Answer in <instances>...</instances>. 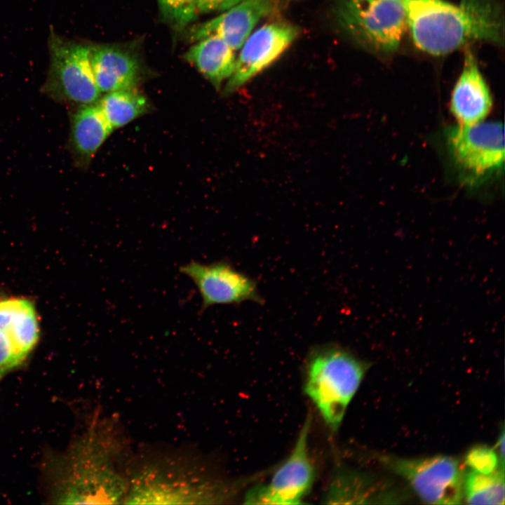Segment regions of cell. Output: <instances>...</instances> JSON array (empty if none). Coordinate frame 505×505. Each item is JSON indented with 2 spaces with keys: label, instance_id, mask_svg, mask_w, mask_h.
<instances>
[{
  "label": "cell",
  "instance_id": "obj_1",
  "mask_svg": "<svg viewBox=\"0 0 505 505\" xmlns=\"http://www.w3.org/2000/svg\"><path fill=\"white\" fill-rule=\"evenodd\" d=\"M133 452L119 422L95 415L60 466L55 499L62 504H125Z\"/></svg>",
  "mask_w": 505,
  "mask_h": 505
},
{
  "label": "cell",
  "instance_id": "obj_2",
  "mask_svg": "<svg viewBox=\"0 0 505 505\" xmlns=\"http://www.w3.org/2000/svg\"><path fill=\"white\" fill-rule=\"evenodd\" d=\"M125 504H206L229 499L227 484L211 476L196 451L149 447L133 454Z\"/></svg>",
  "mask_w": 505,
  "mask_h": 505
},
{
  "label": "cell",
  "instance_id": "obj_3",
  "mask_svg": "<svg viewBox=\"0 0 505 505\" xmlns=\"http://www.w3.org/2000/svg\"><path fill=\"white\" fill-rule=\"evenodd\" d=\"M416 46L433 55L483 41L502 44L504 18L496 0H403Z\"/></svg>",
  "mask_w": 505,
  "mask_h": 505
},
{
  "label": "cell",
  "instance_id": "obj_4",
  "mask_svg": "<svg viewBox=\"0 0 505 505\" xmlns=\"http://www.w3.org/2000/svg\"><path fill=\"white\" fill-rule=\"evenodd\" d=\"M369 364L336 343L314 346L306 361L304 392L336 431Z\"/></svg>",
  "mask_w": 505,
  "mask_h": 505
},
{
  "label": "cell",
  "instance_id": "obj_5",
  "mask_svg": "<svg viewBox=\"0 0 505 505\" xmlns=\"http://www.w3.org/2000/svg\"><path fill=\"white\" fill-rule=\"evenodd\" d=\"M337 15L354 39L378 53L396 50L407 27L403 0H341Z\"/></svg>",
  "mask_w": 505,
  "mask_h": 505
},
{
  "label": "cell",
  "instance_id": "obj_6",
  "mask_svg": "<svg viewBox=\"0 0 505 505\" xmlns=\"http://www.w3.org/2000/svg\"><path fill=\"white\" fill-rule=\"evenodd\" d=\"M50 66L41 90L60 103H95L100 97L93 72L89 46L67 40L51 32Z\"/></svg>",
  "mask_w": 505,
  "mask_h": 505
},
{
  "label": "cell",
  "instance_id": "obj_7",
  "mask_svg": "<svg viewBox=\"0 0 505 505\" xmlns=\"http://www.w3.org/2000/svg\"><path fill=\"white\" fill-rule=\"evenodd\" d=\"M447 146L455 165L471 182L497 173L504 162V126L499 122L477 123L450 128Z\"/></svg>",
  "mask_w": 505,
  "mask_h": 505
},
{
  "label": "cell",
  "instance_id": "obj_8",
  "mask_svg": "<svg viewBox=\"0 0 505 505\" xmlns=\"http://www.w3.org/2000/svg\"><path fill=\"white\" fill-rule=\"evenodd\" d=\"M386 464L403 478L419 497L433 504H459L463 499L464 473L454 457L386 458Z\"/></svg>",
  "mask_w": 505,
  "mask_h": 505
},
{
  "label": "cell",
  "instance_id": "obj_9",
  "mask_svg": "<svg viewBox=\"0 0 505 505\" xmlns=\"http://www.w3.org/2000/svg\"><path fill=\"white\" fill-rule=\"evenodd\" d=\"M311 417H307L295 445L267 484H258L245 496L248 504H297L309 494L315 479L308 440Z\"/></svg>",
  "mask_w": 505,
  "mask_h": 505
},
{
  "label": "cell",
  "instance_id": "obj_10",
  "mask_svg": "<svg viewBox=\"0 0 505 505\" xmlns=\"http://www.w3.org/2000/svg\"><path fill=\"white\" fill-rule=\"evenodd\" d=\"M179 271L196 286L202 299L201 311L215 305H236L245 301L263 304L257 281L226 260L203 264L196 261Z\"/></svg>",
  "mask_w": 505,
  "mask_h": 505
},
{
  "label": "cell",
  "instance_id": "obj_11",
  "mask_svg": "<svg viewBox=\"0 0 505 505\" xmlns=\"http://www.w3.org/2000/svg\"><path fill=\"white\" fill-rule=\"evenodd\" d=\"M297 35V27L284 22L267 24L251 32L241 47L234 71L227 79L224 93H233L267 68Z\"/></svg>",
  "mask_w": 505,
  "mask_h": 505
},
{
  "label": "cell",
  "instance_id": "obj_12",
  "mask_svg": "<svg viewBox=\"0 0 505 505\" xmlns=\"http://www.w3.org/2000/svg\"><path fill=\"white\" fill-rule=\"evenodd\" d=\"M275 6L276 0H243L218 16L194 27L189 39L197 41L215 35L237 50L257 24Z\"/></svg>",
  "mask_w": 505,
  "mask_h": 505
},
{
  "label": "cell",
  "instance_id": "obj_13",
  "mask_svg": "<svg viewBox=\"0 0 505 505\" xmlns=\"http://www.w3.org/2000/svg\"><path fill=\"white\" fill-rule=\"evenodd\" d=\"M465 48L463 69L452 92L450 107L459 125H473L487 116L492 99L476 57L469 46Z\"/></svg>",
  "mask_w": 505,
  "mask_h": 505
},
{
  "label": "cell",
  "instance_id": "obj_14",
  "mask_svg": "<svg viewBox=\"0 0 505 505\" xmlns=\"http://www.w3.org/2000/svg\"><path fill=\"white\" fill-rule=\"evenodd\" d=\"M69 119V151L77 167L88 168L114 129L97 102L78 105L71 113Z\"/></svg>",
  "mask_w": 505,
  "mask_h": 505
},
{
  "label": "cell",
  "instance_id": "obj_15",
  "mask_svg": "<svg viewBox=\"0 0 505 505\" xmlns=\"http://www.w3.org/2000/svg\"><path fill=\"white\" fill-rule=\"evenodd\" d=\"M0 332L6 335L12 348L8 372L25 360L37 342L39 328L32 304L20 298L0 301Z\"/></svg>",
  "mask_w": 505,
  "mask_h": 505
},
{
  "label": "cell",
  "instance_id": "obj_16",
  "mask_svg": "<svg viewBox=\"0 0 505 505\" xmlns=\"http://www.w3.org/2000/svg\"><path fill=\"white\" fill-rule=\"evenodd\" d=\"M89 50L93 72L101 93L136 88L140 72L134 56L111 46H89Z\"/></svg>",
  "mask_w": 505,
  "mask_h": 505
},
{
  "label": "cell",
  "instance_id": "obj_17",
  "mask_svg": "<svg viewBox=\"0 0 505 505\" xmlns=\"http://www.w3.org/2000/svg\"><path fill=\"white\" fill-rule=\"evenodd\" d=\"M235 52L223 39L211 35L197 41L188 49L184 58L218 89L234 71Z\"/></svg>",
  "mask_w": 505,
  "mask_h": 505
},
{
  "label": "cell",
  "instance_id": "obj_18",
  "mask_svg": "<svg viewBox=\"0 0 505 505\" xmlns=\"http://www.w3.org/2000/svg\"><path fill=\"white\" fill-rule=\"evenodd\" d=\"M97 104L114 130L125 126L152 110L147 97L136 88L105 93Z\"/></svg>",
  "mask_w": 505,
  "mask_h": 505
},
{
  "label": "cell",
  "instance_id": "obj_19",
  "mask_svg": "<svg viewBox=\"0 0 505 505\" xmlns=\"http://www.w3.org/2000/svg\"><path fill=\"white\" fill-rule=\"evenodd\" d=\"M504 469L490 473L469 469L464 475L463 495L469 504H504Z\"/></svg>",
  "mask_w": 505,
  "mask_h": 505
},
{
  "label": "cell",
  "instance_id": "obj_20",
  "mask_svg": "<svg viewBox=\"0 0 505 505\" xmlns=\"http://www.w3.org/2000/svg\"><path fill=\"white\" fill-rule=\"evenodd\" d=\"M371 487L364 476L352 471L337 469L323 497L326 504L363 503L373 498Z\"/></svg>",
  "mask_w": 505,
  "mask_h": 505
},
{
  "label": "cell",
  "instance_id": "obj_21",
  "mask_svg": "<svg viewBox=\"0 0 505 505\" xmlns=\"http://www.w3.org/2000/svg\"><path fill=\"white\" fill-rule=\"evenodd\" d=\"M163 15L176 28H184L196 16V0H158Z\"/></svg>",
  "mask_w": 505,
  "mask_h": 505
},
{
  "label": "cell",
  "instance_id": "obj_22",
  "mask_svg": "<svg viewBox=\"0 0 505 505\" xmlns=\"http://www.w3.org/2000/svg\"><path fill=\"white\" fill-rule=\"evenodd\" d=\"M466 464L470 469L481 473H490L499 468H504L497 453L485 445H476L466 454Z\"/></svg>",
  "mask_w": 505,
  "mask_h": 505
},
{
  "label": "cell",
  "instance_id": "obj_23",
  "mask_svg": "<svg viewBox=\"0 0 505 505\" xmlns=\"http://www.w3.org/2000/svg\"><path fill=\"white\" fill-rule=\"evenodd\" d=\"M243 0H196L197 12L208 13L224 11Z\"/></svg>",
  "mask_w": 505,
  "mask_h": 505
},
{
  "label": "cell",
  "instance_id": "obj_24",
  "mask_svg": "<svg viewBox=\"0 0 505 505\" xmlns=\"http://www.w3.org/2000/svg\"><path fill=\"white\" fill-rule=\"evenodd\" d=\"M12 355V348L8 337L0 332V376L7 372Z\"/></svg>",
  "mask_w": 505,
  "mask_h": 505
}]
</instances>
